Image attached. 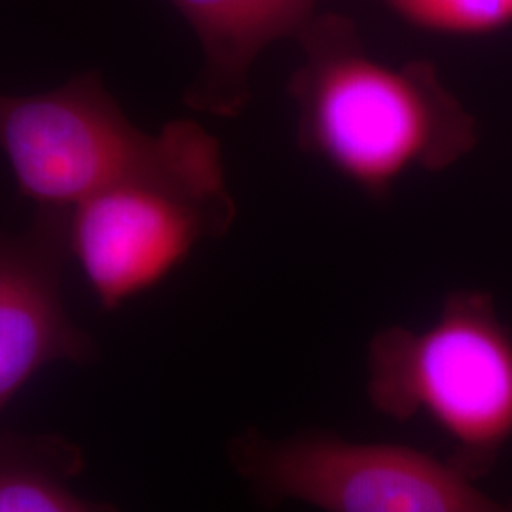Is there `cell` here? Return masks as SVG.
Masks as SVG:
<instances>
[{"label":"cell","mask_w":512,"mask_h":512,"mask_svg":"<svg viewBox=\"0 0 512 512\" xmlns=\"http://www.w3.org/2000/svg\"><path fill=\"white\" fill-rule=\"evenodd\" d=\"M300 44L304 63L291 78L300 145L349 183L382 196L475 148V118L431 63L374 59L338 16L313 19Z\"/></svg>","instance_id":"1"},{"label":"cell","mask_w":512,"mask_h":512,"mask_svg":"<svg viewBox=\"0 0 512 512\" xmlns=\"http://www.w3.org/2000/svg\"><path fill=\"white\" fill-rule=\"evenodd\" d=\"M164 135L148 171L71 207V256L103 310L164 281L236 219L219 141L192 120L167 124Z\"/></svg>","instance_id":"2"},{"label":"cell","mask_w":512,"mask_h":512,"mask_svg":"<svg viewBox=\"0 0 512 512\" xmlns=\"http://www.w3.org/2000/svg\"><path fill=\"white\" fill-rule=\"evenodd\" d=\"M366 370L372 406L391 420L433 421L471 478L512 439V336L488 294H452L425 329L378 332Z\"/></svg>","instance_id":"3"},{"label":"cell","mask_w":512,"mask_h":512,"mask_svg":"<svg viewBox=\"0 0 512 512\" xmlns=\"http://www.w3.org/2000/svg\"><path fill=\"white\" fill-rule=\"evenodd\" d=\"M230 461L268 503L302 501L323 512H512L480 492L450 459L416 448L359 444L329 433L268 439L247 431Z\"/></svg>","instance_id":"4"},{"label":"cell","mask_w":512,"mask_h":512,"mask_svg":"<svg viewBox=\"0 0 512 512\" xmlns=\"http://www.w3.org/2000/svg\"><path fill=\"white\" fill-rule=\"evenodd\" d=\"M164 147V131L135 128L97 71L50 93H0V150L19 194L38 207H74L129 181L156 164Z\"/></svg>","instance_id":"5"},{"label":"cell","mask_w":512,"mask_h":512,"mask_svg":"<svg viewBox=\"0 0 512 512\" xmlns=\"http://www.w3.org/2000/svg\"><path fill=\"white\" fill-rule=\"evenodd\" d=\"M69 230L71 207H38L23 234L0 232V412L44 366L88 365L97 357L92 336L63 304Z\"/></svg>","instance_id":"6"},{"label":"cell","mask_w":512,"mask_h":512,"mask_svg":"<svg viewBox=\"0 0 512 512\" xmlns=\"http://www.w3.org/2000/svg\"><path fill=\"white\" fill-rule=\"evenodd\" d=\"M194 29L203 69L184 95L190 109L238 116L251 99L256 57L281 38L296 37L315 19L319 0H169Z\"/></svg>","instance_id":"7"},{"label":"cell","mask_w":512,"mask_h":512,"mask_svg":"<svg viewBox=\"0 0 512 512\" xmlns=\"http://www.w3.org/2000/svg\"><path fill=\"white\" fill-rule=\"evenodd\" d=\"M82 469L71 440L0 431V512H120L74 492Z\"/></svg>","instance_id":"8"},{"label":"cell","mask_w":512,"mask_h":512,"mask_svg":"<svg viewBox=\"0 0 512 512\" xmlns=\"http://www.w3.org/2000/svg\"><path fill=\"white\" fill-rule=\"evenodd\" d=\"M401 16L429 31L482 35L512 23V0H387Z\"/></svg>","instance_id":"9"}]
</instances>
